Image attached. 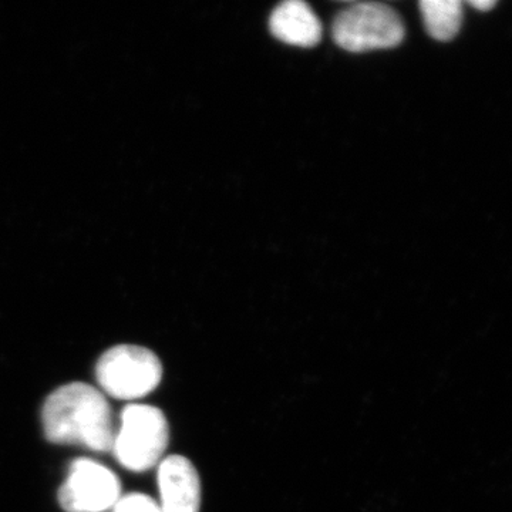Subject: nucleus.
Instances as JSON below:
<instances>
[{"mask_svg":"<svg viewBox=\"0 0 512 512\" xmlns=\"http://www.w3.org/2000/svg\"><path fill=\"white\" fill-rule=\"evenodd\" d=\"M42 423L50 443L77 444L97 453L113 450L117 429L110 404L90 384L70 383L50 394Z\"/></svg>","mask_w":512,"mask_h":512,"instance_id":"obj_1","label":"nucleus"},{"mask_svg":"<svg viewBox=\"0 0 512 512\" xmlns=\"http://www.w3.org/2000/svg\"><path fill=\"white\" fill-rule=\"evenodd\" d=\"M170 441V426L164 413L148 404H130L121 412L113 454L121 466L144 473L163 461Z\"/></svg>","mask_w":512,"mask_h":512,"instance_id":"obj_2","label":"nucleus"},{"mask_svg":"<svg viewBox=\"0 0 512 512\" xmlns=\"http://www.w3.org/2000/svg\"><path fill=\"white\" fill-rule=\"evenodd\" d=\"M101 390L119 400L141 399L157 389L163 365L156 353L134 345L114 346L101 355L96 366Z\"/></svg>","mask_w":512,"mask_h":512,"instance_id":"obj_3","label":"nucleus"},{"mask_svg":"<svg viewBox=\"0 0 512 512\" xmlns=\"http://www.w3.org/2000/svg\"><path fill=\"white\" fill-rule=\"evenodd\" d=\"M336 45L352 53L392 49L404 39V25L396 10L383 3H353L333 22Z\"/></svg>","mask_w":512,"mask_h":512,"instance_id":"obj_4","label":"nucleus"},{"mask_svg":"<svg viewBox=\"0 0 512 512\" xmlns=\"http://www.w3.org/2000/svg\"><path fill=\"white\" fill-rule=\"evenodd\" d=\"M120 497L116 474L90 458H77L70 464L69 476L59 490L60 507L66 512L107 511Z\"/></svg>","mask_w":512,"mask_h":512,"instance_id":"obj_5","label":"nucleus"},{"mask_svg":"<svg viewBox=\"0 0 512 512\" xmlns=\"http://www.w3.org/2000/svg\"><path fill=\"white\" fill-rule=\"evenodd\" d=\"M161 512H200L201 480L187 457H165L158 466Z\"/></svg>","mask_w":512,"mask_h":512,"instance_id":"obj_6","label":"nucleus"},{"mask_svg":"<svg viewBox=\"0 0 512 512\" xmlns=\"http://www.w3.org/2000/svg\"><path fill=\"white\" fill-rule=\"evenodd\" d=\"M269 29L276 39L291 46L313 47L322 39V23L302 0H288L276 6Z\"/></svg>","mask_w":512,"mask_h":512,"instance_id":"obj_7","label":"nucleus"},{"mask_svg":"<svg viewBox=\"0 0 512 512\" xmlns=\"http://www.w3.org/2000/svg\"><path fill=\"white\" fill-rule=\"evenodd\" d=\"M421 16L427 33L440 42L454 39L463 23V3L460 0H423Z\"/></svg>","mask_w":512,"mask_h":512,"instance_id":"obj_8","label":"nucleus"},{"mask_svg":"<svg viewBox=\"0 0 512 512\" xmlns=\"http://www.w3.org/2000/svg\"><path fill=\"white\" fill-rule=\"evenodd\" d=\"M113 512H161L160 505L150 495L131 493L120 497Z\"/></svg>","mask_w":512,"mask_h":512,"instance_id":"obj_9","label":"nucleus"},{"mask_svg":"<svg viewBox=\"0 0 512 512\" xmlns=\"http://www.w3.org/2000/svg\"><path fill=\"white\" fill-rule=\"evenodd\" d=\"M470 5L481 12H487V10L493 9L497 2L495 0H471Z\"/></svg>","mask_w":512,"mask_h":512,"instance_id":"obj_10","label":"nucleus"}]
</instances>
